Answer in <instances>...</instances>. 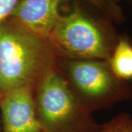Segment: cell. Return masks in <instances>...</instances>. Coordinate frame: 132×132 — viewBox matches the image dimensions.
<instances>
[{
  "label": "cell",
  "instance_id": "obj_2",
  "mask_svg": "<svg viewBox=\"0 0 132 132\" xmlns=\"http://www.w3.org/2000/svg\"><path fill=\"white\" fill-rule=\"evenodd\" d=\"M60 13L48 40L57 56L71 60H109L120 34L106 15L81 0H72Z\"/></svg>",
  "mask_w": 132,
  "mask_h": 132
},
{
  "label": "cell",
  "instance_id": "obj_5",
  "mask_svg": "<svg viewBox=\"0 0 132 132\" xmlns=\"http://www.w3.org/2000/svg\"><path fill=\"white\" fill-rule=\"evenodd\" d=\"M0 120L2 132H43L35 113L33 90L28 88L2 95Z\"/></svg>",
  "mask_w": 132,
  "mask_h": 132
},
{
  "label": "cell",
  "instance_id": "obj_12",
  "mask_svg": "<svg viewBox=\"0 0 132 132\" xmlns=\"http://www.w3.org/2000/svg\"><path fill=\"white\" fill-rule=\"evenodd\" d=\"M2 98V92H1V89H0V99Z\"/></svg>",
  "mask_w": 132,
  "mask_h": 132
},
{
  "label": "cell",
  "instance_id": "obj_7",
  "mask_svg": "<svg viewBox=\"0 0 132 132\" xmlns=\"http://www.w3.org/2000/svg\"><path fill=\"white\" fill-rule=\"evenodd\" d=\"M108 62L120 79L127 81L132 80V43L126 35H120Z\"/></svg>",
  "mask_w": 132,
  "mask_h": 132
},
{
  "label": "cell",
  "instance_id": "obj_4",
  "mask_svg": "<svg viewBox=\"0 0 132 132\" xmlns=\"http://www.w3.org/2000/svg\"><path fill=\"white\" fill-rule=\"evenodd\" d=\"M33 101L43 132H96L101 127L93 114L76 98L57 68L36 87Z\"/></svg>",
  "mask_w": 132,
  "mask_h": 132
},
{
  "label": "cell",
  "instance_id": "obj_9",
  "mask_svg": "<svg viewBox=\"0 0 132 132\" xmlns=\"http://www.w3.org/2000/svg\"><path fill=\"white\" fill-rule=\"evenodd\" d=\"M96 132H132V117L123 112L114 116L108 122L101 125Z\"/></svg>",
  "mask_w": 132,
  "mask_h": 132
},
{
  "label": "cell",
  "instance_id": "obj_10",
  "mask_svg": "<svg viewBox=\"0 0 132 132\" xmlns=\"http://www.w3.org/2000/svg\"><path fill=\"white\" fill-rule=\"evenodd\" d=\"M19 0H0V24L10 16Z\"/></svg>",
  "mask_w": 132,
  "mask_h": 132
},
{
  "label": "cell",
  "instance_id": "obj_1",
  "mask_svg": "<svg viewBox=\"0 0 132 132\" xmlns=\"http://www.w3.org/2000/svg\"><path fill=\"white\" fill-rule=\"evenodd\" d=\"M59 57L47 38L10 16L0 24L2 95L22 88L34 90L57 68Z\"/></svg>",
  "mask_w": 132,
  "mask_h": 132
},
{
  "label": "cell",
  "instance_id": "obj_8",
  "mask_svg": "<svg viewBox=\"0 0 132 132\" xmlns=\"http://www.w3.org/2000/svg\"><path fill=\"white\" fill-rule=\"evenodd\" d=\"M106 15L116 25L126 22L127 18L120 5V0H81Z\"/></svg>",
  "mask_w": 132,
  "mask_h": 132
},
{
  "label": "cell",
  "instance_id": "obj_11",
  "mask_svg": "<svg viewBox=\"0 0 132 132\" xmlns=\"http://www.w3.org/2000/svg\"><path fill=\"white\" fill-rule=\"evenodd\" d=\"M0 132H2V126H1V120H0Z\"/></svg>",
  "mask_w": 132,
  "mask_h": 132
},
{
  "label": "cell",
  "instance_id": "obj_6",
  "mask_svg": "<svg viewBox=\"0 0 132 132\" xmlns=\"http://www.w3.org/2000/svg\"><path fill=\"white\" fill-rule=\"evenodd\" d=\"M72 0H19L10 15L25 27L48 38L61 13L60 7Z\"/></svg>",
  "mask_w": 132,
  "mask_h": 132
},
{
  "label": "cell",
  "instance_id": "obj_3",
  "mask_svg": "<svg viewBox=\"0 0 132 132\" xmlns=\"http://www.w3.org/2000/svg\"><path fill=\"white\" fill-rule=\"evenodd\" d=\"M57 69L76 98L91 113L132 100V84L115 75L108 60L59 57Z\"/></svg>",
  "mask_w": 132,
  "mask_h": 132
}]
</instances>
